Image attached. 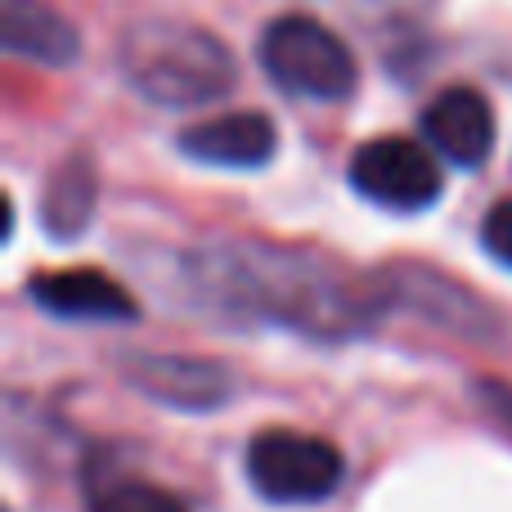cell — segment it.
Returning a JSON list of instances; mask_svg holds the SVG:
<instances>
[{"label":"cell","mask_w":512,"mask_h":512,"mask_svg":"<svg viewBox=\"0 0 512 512\" xmlns=\"http://www.w3.org/2000/svg\"><path fill=\"white\" fill-rule=\"evenodd\" d=\"M351 189L387 212H427L441 198V167L414 140H369L351 158Z\"/></svg>","instance_id":"5"},{"label":"cell","mask_w":512,"mask_h":512,"mask_svg":"<svg viewBox=\"0 0 512 512\" xmlns=\"http://www.w3.org/2000/svg\"><path fill=\"white\" fill-rule=\"evenodd\" d=\"M481 243H486V252L495 256L499 265L512 270V198L508 203H495L486 212V221H481Z\"/></svg>","instance_id":"14"},{"label":"cell","mask_w":512,"mask_h":512,"mask_svg":"<svg viewBox=\"0 0 512 512\" xmlns=\"http://www.w3.org/2000/svg\"><path fill=\"white\" fill-rule=\"evenodd\" d=\"M32 301L50 310L54 319H77V324H113V319H135L140 306L117 279L99 270H54L32 279Z\"/></svg>","instance_id":"10"},{"label":"cell","mask_w":512,"mask_h":512,"mask_svg":"<svg viewBox=\"0 0 512 512\" xmlns=\"http://www.w3.org/2000/svg\"><path fill=\"white\" fill-rule=\"evenodd\" d=\"M176 149L185 158L203 162V167L248 171V167H265L274 158L279 131H274V122L265 113H225L185 126L176 135Z\"/></svg>","instance_id":"8"},{"label":"cell","mask_w":512,"mask_h":512,"mask_svg":"<svg viewBox=\"0 0 512 512\" xmlns=\"http://www.w3.org/2000/svg\"><path fill=\"white\" fill-rule=\"evenodd\" d=\"M207 288L225 301H239L243 310L274 324H288L310 337H351L364 333L382 310L387 292L360 288L351 274L333 261L270 243H225L198 261Z\"/></svg>","instance_id":"1"},{"label":"cell","mask_w":512,"mask_h":512,"mask_svg":"<svg viewBox=\"0 0 512 512\" xmlns=\"http://www.w3.org/2000/svg\"><path fill=\"white\" fill-rule=\"evenodd\" d=\"M0 36H5L9 54H23V59L45 63V68H68L81 54L77 27L45 0H5Z\"/></svg>","instance_id":"11"},{"label":"cell","mask_w":512,"mask_h":512,"mask_svg":"<svg viewBox=\"0 0 512 512\" xmlns=\"http://www.w3.org/2000/svg\"><path fill=\"white\" fill-rule=\"evenodd\" d=\"M346 477V459L333 441L310 432H261L248 445V481L270 504H324Z\"/></svg>","instance_id":"4"},{"label":"cell","mask_w":512,"mask_h":512,"mask_svg":"<svg viewBox=\"0 0 512 512\" xmlns=\"http://www.w3.org/2000/svg\"><path fill=\"white\" fill-rule=\"evenodd\" d=\"M126 86L162 108H207L234 90V54L185 18H135L117 45Z\"/></svg>","instance_id":"2"},{"label":"cell","mask_w":512,"mask_h":512,"mask_svg":"<svg viewBox=\"0 0 512 512\" xmlns=\"http://www.w3.org/2000/svg\"><path fill=\"white\" fill-rule=\"evenodd\" d=\"M81 495H86V512H189L180 495L144 477H131L117 463H86Z\"/></svg>","instance_id":"12"},{"label":"cell","mask_w":512,"mask_h":512,"mask_svg":"<svg viewBox=\"0 0 512 512\" xmlns=\"http://www.w3.org/2000/svg\"><path fill=\"white\" fill-rule=\"evenodd\" d=\"M423 135L441 158L459 162V167H477L495 149V113H490L486 95L468 86H450L427 104Z\"/></svg>","instance_id":"9"},{"label":"cell","mask_w":512,"mask_h":512,"mask_svg":"<svg viewBox=\"0 0 512 512\" xmlns=\"http://www.w3.org/2000/svg\"><path fill=\"white\" fill-rule=\"evenodd\" d=\"M126 378L135 391L167 409H221L234 391V378L225 364L198 360V355H131L126 360Z\"/></svg>","instance_id":"6"},{"label":"cell","mask_w":512,"mask_h":512,"mask_svg":"<svg viewBox=\"0 0 512 512\" xmlns=\"http://www.w3.org/2000/svg\"><path fill=\"white\" fill-rule=\"evenodd\" d=\"M90 212H95V167H90V158L72 153V158L54 171L50 189H45V207H41L45 230H50L54 239H77V234L86 230Z\"/></svg>","instance_id":"13"},{"label":"cell","mask_w":512,"mask_h":512,"mask_svg":"<svg viewBox=\"0 0 512 512\" xmlns=\"http://www.w3.org/2000/svg\"><path fill=\"white\" fill-rule=\"evenodd\" d=\"M387 301L418 310L423 319L450 328V333H468V337H490V328H499L495 310L481 297H472L468 288H459L454 279L427 270V265H391L387 274Z\"/></svg>","instance_id":"7"},{"label":"cell","mask_w":512,"mask_h":512,"mask_svg":"<svg viewBox=\"0 0 512 512\" xmlns=\"http://www.w3.org/2000/svg\"><path fill=\"white\" fill-rule=\"evenodd\" d=\"M270 81L301 99H346L355 90V59L324 23L306 14L274 18L261 36Z\"/></svg>","instance_id":"3"}]
</instances>
